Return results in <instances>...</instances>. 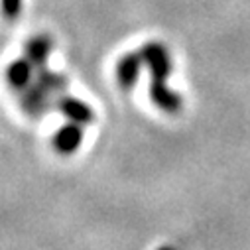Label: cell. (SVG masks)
<instances>
[{"label":"cell","mask_w":250,"mask_h":250,"mask_svg":"<svg viewBox=\"0 0 250 250\" xmlns=\"http://www.w3.org/2000/svg\"><path fill=\"white\" fill-rule=\"evenodd\" d=\"M55 106L59 108L61 114H65L71 122L81 124V126H85V124H91L93 118H95L93 108L87 103H83V101H79L75 97H59V101L55 103Z\"/></svg>","instance_id":"obj_4"},{"label":"cell","mask_w":250,"mask_h":250,"mask_svg":"<svg viewBox=\"0 0 250 250\" xmlns=\"http://www.w3.org/2000/svg\"><path fill=\"white\" fill-rule=\"evenodd\" d=\"M0 10L6 20H16L22 10V0H0Z\"/></svg>","instance_id":"obj_9"},{"label":"cell","mask_w":250,"mask_h":250,"mask_svg":"<svg viewBox=\"0 0 250 250\" xmlns=\"http://www.w3.org/2000/svg\"><path fill=\"white\" fill-rule=\"evenodd\" d=\"M142 63L144 61H142L140 53H126V55H122L118 59V63H116V81L124 91H130L136 85L140 69H142Z\"/></svg>","instance_id":"obj_2"},{"label":"cell","mask_w":250,"mask_h":250,"mask_svg":"<svg viewBox=\"0 0 250 250\" xmlns=\"http://www.w3.org/2000/svg\"><path fill=\"white\" fill-rule=\"evenodd\" d=\"M160 250H171V248H169V246H164V248H160Z\"/></svg>","instance_id":"obj_10"},{"label":"cell","mask_w":250,"mask_h":250,"mask_svg":"<svg viewBox=\"0 0 250 250\" xmlns=\"http://www.w3.org/2000/svg\"><path fill=\"white\" fill-rule=\"evenodd\" d=\"M140 55L152 75V83H150L152 103L164 112H169V114L179 112L183 99L167 87V77L171 73V59L166 45H162L160 42H150L140 49Z\"/></svg>","instance_id":"obj_1"},{"label":"cell","mask_w":250,"mask_h":250,"mask_svg":"<svg viewBox=\"0 0 250 250\" xmlns=\"http://www.w3.org/2000/svg\"><path fill=\"white\" fill-rule=\"evenodd\" d=\"M51 95H47L38 83H30L24 91H22V108L30 114V116H40V114H43L45 110H47V106H49V103H47V99H49Z\"/></svg>","instance_id":"obj_5"},{"label":"cell","mask_w":250,"mask_h":250,"mask_svg":"<svg viewBox=\"0 0 250 250\" xmlns=\"http://www.w3.org/2000/svg\"><path fill=\"white\" fill-rule=\"evenodd\" d=\"M32 77H34V65L30 63L28 57L16 59L6 67V81L16 91H24L32 83Z\"/></svg>","instance_id":"obj_6"},{"label":"cell","mask_w":250,"mask_h":250,"mask_svg":"<svg viewBox=\"0 0 250 250\" xmlns=\"http://www.w3.org/2000/svg\"><path fill=\"white\" fill-rule=\"evenodd\" d=\"M81 142H83V130H81V124H75V122L65 124V126H61L53 134V148L61 156H69L77 152Z\"/></svg>","instance_id":"obj_3"},{"label":"cell","mask_w":250,"mask_h":250,"mask_svg":"<svg viewBox=\"0 0 250 250\" xmlns=\"http://www.w3.org/2000/svg\"><path fill=\"white\" fill-rule=\"evenodd\" d=\"M51 47H53V43L47 36H36L26 43V57L30 59V63L34 67L42 69V67H45V61L51 53Z\"/></svg>","instance_id":"obj_7"},{"label":"cell","mask_w":250,"mask_h":250,"mask_svg":"<svg viewBox=\"0 0 250 250\" xmlns=\"http://www.w3.org/2000/svg\"><path fill=\"white\" fill-rule=\"evenodd\" d=\"M34 83H38L47 95H57L61 91H65L67 87V79L63 75H59V73H53V71H47L45 67L40 69V73L36 75Z\"/></svg>","instance_id":"obj_8"}]
</instances>
